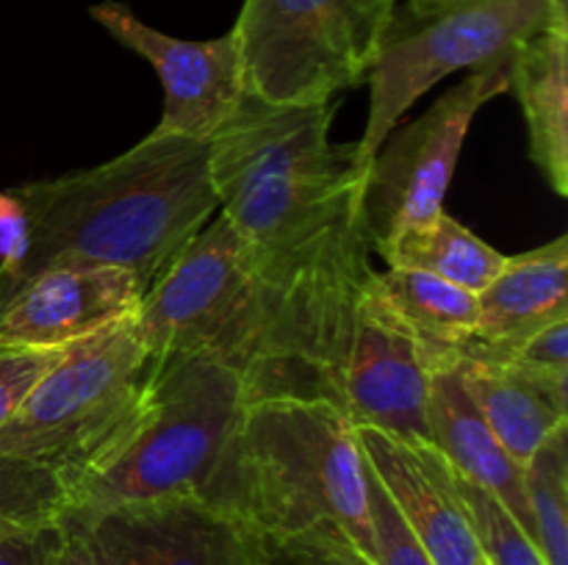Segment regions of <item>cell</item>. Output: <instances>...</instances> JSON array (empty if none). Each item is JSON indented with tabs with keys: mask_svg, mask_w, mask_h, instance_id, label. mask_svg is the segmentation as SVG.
<instances>
[{
	"mask_svg": "<svg viewBox=\"0 0 568 565\" xmlns=\"http://www.w3.org/2000/svg\"><path fill=\"white\" fill-rule=\"evenodd\" d=\"M11 192L28 216V255L0 302L50 264L116 266L144 297L194 236L220 214L209 142L150 133L116 158Z\"/></svg>",
	"mask_w": 568,
	"mask_h": 565,
	"instance_id": "obj_1",
	"label": "cell"
},
{
	"mask_svg": "<svg viewBox=\"0 0 568 565\" xmlns=\"http://www.w3.org/2000/svg\"><path fill=\"white\" fill-rule=\"evenodd\" d=\"M336 103L275 105L244 94L209 138L220 214L247 238L270 294L286 288L358 219L364 170L331 138Z\"/></svg>",
	"mask_w": 568,
	"mask_h": 565,
	"instance_id": "obj_2",
	"label": "cell"
},
{
	"mask_svg": "<svg viewBox=\"0 0 568 565\" xmlns=\"http://www.w3.org/2000/svg\"><path fill=\"white\" fill-rule=\"evenodd\" d=\"M153 371L136 316L67 349L0 427L3 530L61 526L78 487L131 432Z\"/></svg>",
	"mask_w": 568,
	"mask_h": 565,
	"instance_id": "obj_3",
	"label": "cell"
},
{
	"mask_svg": "<svg viewBox=\"0 0 568 565\" xmlns=\"http://www.w3.org/2000/svg\"><path fill=\"white\" fill-rule=\"evenodd\" d=\"M250 399L247 377L239 369L181 355L155 358L131 432L78 487L61 526L166 496H197L236 515L233 454Z\"/></svg>",
	"mask_w": 568,
	"mask_h": 565,
	"instance_id": "obj_4",
	"label": "cell"
},
{
	"mask_svg": "<svg viewBox=\"0 0 568 565\" xmlns=\"http://www.w3.org/2000/svg\"><path fill=\"white\" fill-rule=\"evenodd\" d=\"M233 510L261 537L331 521L375 559L358 427L325 397L250 399L233 454Z\"/></svg>",
	"mask_w": 568,
	"mask_h": 565,
	"instance_id": "obj_5",
	"label": "cell"
},
{
	"mask_svg": "<svg viewBox=\"0 0 568 565\" xmlns=\"http://www.w3.org/2000/svg\"><path fill=\"white\" fill-rule=\"evenodd\" d=\"M549 25H568L566 0H399L369 70V116L355 142L361 170L436 83L460 70L508 64L525 39Z\"/></svg>",
	"mask_w": 568,
	"mask_h": 565,
	"instance_id": "obj_6",
	"label": "cell"
},
{
	"mask_svg": "<svg viewBox=\"0 0 568 565\" xmlns=\"http://www.w3.org/2000/svg\"><path fill=\"white\" fill-rule=\"evenodd\" d=\"M139 336L155 358H205L253 377L272 327V294L247 238L216 214L148 291Z\"/></svg>",
	"mask_w": 568,
	"mask_h": 565,
	"instance_id": "obj_7",
	"label": "cell"
},
{
	"mask_svg": "<svg viewBox=\"0 0 568 565\" xmlns=\"http://www.w3.org/2000/svg\"><path fill=\"white\" fill-rule=\"evenodd\" d=\"M399 0H244L239 39L247 94L327 103L369 75Z\"/></svg>",
	"mask_w": 568,
	"mask_h": 565,
	"instance_id": "obj_8",
	"label": "cell"
},
{
	"mask_svg": "<svg viewBox=\"0 0 568 565\" xmlns=\"http://www.w3.org/2000/svg\"><path fill=\"white\" fill-rule=\"evenodd\" d=\"M503 92H508V64L471 70L425 114L383 138L361 183L358 227L366 247L383 255L399 233L444 210L471 120Z\"/></svg>",
	"mask_w": 568,
	"mask_h": 565,
	"instance_id": "obj_9",
	"label": "cell"
},
{
	"mask_svg": "<svg viewBox=\"0 0 568 565\" xmlns=\"http://www.w3.org/2000/svg\"><path fill=\"white\" fill-rule=\"evenodd\" d=\"M61 530L100 565H264L258 532L197 496L122 504Z\"/></svg>",
	"mask_w": 568,
	"mask_h": 565,
	"instance_id": "obj_10",
	"label": "cell"
},
{
	"mask_svg": "<svg viewBox=\"0 0 568 565\" xmlns=\"http://www.w3.org/2000/svg\"><path fill=\"white\" fill-rule=\"evenodd\" d=\"M122 48L150 61L164 86V111L153 133L209 142L231 122L247 94L236 33L216 39H178L139 20L125 3L89 9Z\"/></svg>",
	"mask_w": 568,
	"mask_h": 565,
	"instance_id": "obj_11",
	"label": "cell"
},
{
	"mask_svg": "<svg viewBox=\"0 0 568 565\" xmlns=\"http://www.w3.org/2000/svg\"><path fill=\"white\" fill-rule=\"evenodd\" d=\"M427 386L430 366L425 349L377 297L369 277L355 310L336 404L355 427L430 441Z\"/></svg>",
	"mask_w": 568,
	"mask_h": 565,
	"instance_id": "obj_12",
	"label": "cell"
},
{
	"mask_svg": "<svg viewBox=\"0 0 568 565\" xmlns=\"http://www.w3.org/2000/svg\"><path fill=\"white\" fill-rule=\"evenodd\" d=\"M144 291L116 266L50 264L0 302V347L67 349L114 321L136 316Z\"/></svg>",
	"mask_w": 568,
	"mask_h": 565,
	"instance_id": "obj_13",
	"label": "cell"
},
{
	"mask_svg": "<svg viewBox=\"0 0 568 565\" xmlns=\"http://www.w3.org/2000/svg\"><path fill=\"white\" fill-rule=\"evenodd\" d=\"M358 443L372 474L436 565H486L458 471L430 441L358 427Z\"/></svg>",
	"mask_w": 568,
	"mask_h": 565,
	"instance_id": "obj_14",
	"label": "cell"
},
{
	"mask_svg": "<svg viewBox=\"0 0 568 565\" xmlns=\"http://www.w3.org/2000/svg\"><path fill=\"white\" fill-rule=\"evenodd\" d=\"M568 236L525 255H508L505 269L477 294L475 338L458 358L508 360L527 338L568 319Z\"/></svg>",
	"mask_w": 568,
	"mask_h": 565,
	"instance_id": "obj_15",
	"label": "cell"
},
{
	"mask_svg": "<svg viewBox=\"0 0 568 565\" xmlns=\"http://www.w3.org/2000/svg\"><path fill=\"white\" fill-rule=\"evenodd\" d=\"M427 427L430 443L453 463L464 480L486 487L499 499L521 524V530L536 541L530 502H527L525 469L497 441L480 408L471 399L460 358L447 360L430 369L427 386ZM538 543V541H536Z\"/></svg>",
	"mask_w": 568,
	"mask_h": 565,
	"instance_id": "obj_16",
	"label": "cell"
},
{
	"mask_svg": "<svg viewBox=\"0 0 568 565\" xmlns=\"http://www.w3.org/2000/svg\"><path fill=\"white\" fill-rule=\"evenodd\" d=\"M460 363L483 419L521 469L568 424V377L544 374L516 360L460 358Z\"/></svg>",
	"mask_w": 568,
	"mask_h": 565,
	"instance_id": "obj_17",
	"label": "cell"
},
{
	"mask_svg": "<svg viewBox=\"0 0 568 565\" xmlns=\"http://www.w3.org/2000/svg\"><path fill=\"white\" fill-rule=\"evenodd\" d=\"M508 92L525 114L532 164L568 197V25L544 28L514 50Z\"/></svg>",
	"mask_w": 568,
	"mask_h": 565,
	"instance_id": "obj_18",
	"label": "cell"
},
{
	"mask_svg": "<svg viewBox=\"0 0 568 565\" xmlns=\"http://www.w3.org/2000/svg\"><path fill=\"white\" fill-rule=\"evenodd\" d=\"M372 288L425 349L427 366L455 360L477 327V294L414 269L388 266L372 275Z\"/></svg>",
	"mask_w": 568,
	"mask_h": 565,
	"instance_id": "obj_19",
	"label": "cell"
},
{
	"mask_svg": "<svg viewBox=\"0 0 568 565\" xmlns=\"http://www.w3.org/2000/svg\"><path fill=\"white\" fill-rule=\"evenodd\" d=\"M381 258L388 266L425 271L471 294H480L508 264V255L483 242L447 210L399 233Z\"/></svg>",
	"mask_w": 568,
	"mask_h": 565,
	"instance_id": "obj_20",
	"label": "cell"
},
{
	"mask_svg": "<svg viewBox=\"0 0 568 565\" xmlns=\"http://www.w3.org/2000/svg\"><path fill=\"white\" fill-rule=\"evenodd\" d=\"M536 541L547 565H568V424L525 465Z\"/></svg>",
	"mask_w": 568,
	"mask_h": 565,
	"instance_id": "obj_21",
	"label": "cell"
},
{
	"mask_svg": "<svg viewBox=\"0 0 568 565\" xmlns=\"http://www.w3.org/2000/svg\"><path fill=\"white\" fill-rule=\"evenodd\" d=\"M460 496L469 510L477 543L488 565H547L538 543L521 530L519 521L486 487L458 474Z\"/></svg>",
	"mask_w": 568,
	"mask_h": 565,
	"instance_id": "obj_22",
	"label": "cell"
},
{
	"mask_svg": "<svg viewBox=\"0 0 568 565\" xmlns=\"http://www.w3.org/2000/svg\"><path fill=\"white\" fill-rule=\"evenodd\" d=\"M264 565H377L342 526L322 521L286 535L261 537Z\"/></svg>",
	"mask_w": 568,
	"mask_h": 565,
	"instance_id": "obj_23",
	"label": "cell"
},
{
	"mask_svg": "<svg viewBox=\"0 0 568 565\" xmlns=\"http://www.w3.org/2000/svg\"><path fill=\"white\" fill-rule=\"evenodd\" d=\"M366 496H369L372 530H375V559L377 565H436L430 554L422 548L414 532L397 513L388 499L386 487L381 485L372 469L366 465Z\"/></svg>",
	"mask_w": 568,
	"mask_h": 565,
	"instance_id": "obj_24",
	"label": "cell"
},
{
	"mask_svg": "<svg viewBox=\"0 0 568 565\" xmlns=\"http://www.w3.org/2000/svg\"><path fill=\"white\" fill-rule=\"evenodd\" d=\"M67 349L0 347V427L20 410L28 393L64 360Z\"/></svg>",
	"mask_w": 568,
	"mask_h": 565,
	"instance_id": "obj_25",
	"label": "cell"
},
{
	"mask_svg": "<svg viewBox=\"0 0 568 565\" xmlns=\"http://www.w3.org/2000/svg\"><path fill=\"white\" fill-rule=\"evenodd\" d=\"M61 543H64L61 526H48V530L0 526V565H55Z\"/></svg>",
	"mask_w": 568,
	"mask_h": 565,
	"instance_id": "obj_26",
	"label": "cell"
},
{
	"mask_svg": "<svg viewBox=\"0 0 568 565\" xmlns=\"http://www.w3.org/2000/svg\"><path fill=\"white\" fill-rule=\"evenodd\" d=\"M28 216L14 192H0V286L14 280L28 255Z\"/></svg>",
	"mask_w": 568,
	"mask_h": 565,
	"instance_id": "obj_27",
	"label": "cell"
},
{
	"mask_svg": "<svg viewBox=\"0 0 568 565\" xmlns=\"http://www.w3.org/2000/svg\"><path fill=\"white\" fill-rule=\"evenodd\" d=\"M508 360H516L527 369L544 371V374L568 377V319L538 330Z\"/></svg>",
	"mask_w": 568,
	"mask_h": 565,
	"instance_id": "obj_28",
	"label": "cell"
},
{
	"mask_svg": "<svg viewBox=\"0 0 568 565\" xmlns=\"http://www.w3.org/2000/svg\"><path fill=\"white\" fill-rule=\"evenodd\" d=\"M55 565H100V563L92 557V552L87 548V543H83L75 532L64 530V543H61Z\"/></svg>",
	"mask_w": 568,
	"mask_h": 565,
	"instance_id": "obj_29",
	"label": "cell"
},
{
	"mask_svg": "<svg viewBox=\"0 0 568 565\" xmlns=\"http://www.w3.org/2000/svg\"><path fill=\"white\" fill-rule=\"evenodd\" d=\"M405 3H436V0H405Z\"/></svg>",
	"mask_w": 568,
	"mask_h": 565,
	"instance_id": "obj_30",
	"label": "cell"
},
{
	"mask_svg": "<svg viewBox=\"0 0 568 565\" xmlns=\"http://www.w3.org/2000/svg\"><path fill=\"white\" fill-rule=\"evenodd\" d=\"M486 565H488V563H486Z\"/></svg>",
	"mask_w": 568,
	"mask_h": 565,
	"instance_id": "obj_31",
	"label": "cell"
}]
</instances>
